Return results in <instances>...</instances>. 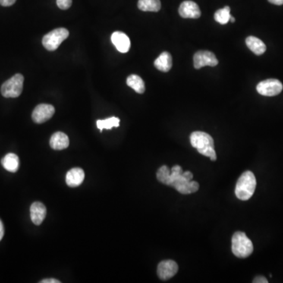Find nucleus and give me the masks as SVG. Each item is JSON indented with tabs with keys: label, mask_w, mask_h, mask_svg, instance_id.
<instances>
[{
	"label": "nucleus",
	"mask_w": 283,
	"mask_h": 283,
	"mask_svg": "<svg viewBox=\"0 0 283 283\" xmlns=\"http://www.w3.org/2000/svg\"><path fill=\"white\" fill-rule=\"evenodd\" d=\"M192 180V172L183 171L180 165H175L171 168L167 186L175 188L182 194H190L197 192L199 189V183Z\"/></svg>",
	"instance_id": "obj_1"
},
{
	"label": "nucleus",
	"mask_w": 283,
	"mask_h": 283,
	"mask_svg": "<svg viewBox=\"0 0 283 283\" xmlns=\"http://www.w3.org/2000/svg\"><path fill=\"white\" fill-rule=\"evenodd\" d=\"M268 2L274 5L281 6L283 5V0H268Z\"/></svg>",
	"instance_id": "obj_29"
},
{
	"label": "nucleus",
	"mask_w": 283,
	"mask_h": 283,
	"mask_svg": "<svg viewBox=\"0 0 283 283\" xmlns=\"http://www.w3.org/2000/svg\"><path fill=\"white\" fill-rule=\"evenodd\" d=\"M40 283H60L61 281L55 279V278H46V279L42 280L39 281Z\"/></svg>",
	"instance_id": "obj_27"
},
{
	"label": "nucleus",
	"mask_w": 283,
	"mask_h": 283,
	"mask_svg": "<svg viewBox=\"0 0 283 283\" xmlns=\"http://www.w3.org/2000/svg\"><path fill=\"white\" fill-rule=\"evenodd\" d=\"M219 61L213 53L209 51H199L193 55V67L200 70L205 67H216Z\"/></svg>",
	"instance_id": "obj_8"
},
{
	"label": "nucleus",
	"mask_w": 283,
	"mask_h": 283,
	"mask_svg": "<svg viewBox=\"0 0 283 283\" xmlns=\"http://www.w3.org/2000/svg\"><path fill=\"white\" fill-rule=\"evenodd\" d=\"M138 7L143 11L158 12L161 10V4L160 0H139Z\"/></svg>",
	"instance_id": "obj_19"
},
{
	"label": "nucleus",
	"mask_w": 283,
	"mask_h": 283,
	"mask_svg": "<svg viewBox=\"0 0 283 283\" xmlns=\"http://www.w3.org/2000/svg\"><path fill=\"white\" fill-rule=\"evenodd\" d=\"M73 4V0H57V5L61 10H68Z\"/></svg>",
	"instance_id": "obj_24"
},
{
	"label": "nucleus",
	"mask_w": 283,
	"mask_h": 283,
	"mask_svg": "<svg viewBox=\"0 0 283 283\" xmlns=\"http://www.w3.org/2000/svg\"><path fill=\"white\" fill-rule=\"evenodd\" d=\"M24 77L20 73L4 82L1 86V93L5 98H17L23 93Z\"/></svg>",
	"instance_id": "obj_6"
},
{
	"label": "nucleus",
	"mask_w": 283,
	"mask_h": 283,
	"mask_svg": "<svg viewBox=\"0 0 283 283\" xmlns=\"http://www.w3.org/2000/svg\"><path fill=\"white\" fill-rule=\"evenodd\" d=\"M282 83L277 79H268L259 82L256 86V91L263 96H276L282 91Z\"/></svg>",
	"instance_id": "obj_7"
},
{
	"label": "nucleus",
	"mask_w": 283,
	"mask_h": 283,
	"mask_svg": "<svg viewBox=\"0 0 283 283\" xmlns=\"http://www.w3.org/2000/svg\"><path fill=\"white\" fill-rule=\"evenodd\" d=\"M246 45L252 52L256 55H261L266 51V45L261 39L255 36H249L246 39Z\"/></svg>",
	"instance_id": "obj_17"
},
{
	"label": "nucleus",
	"mask_w": 283,
	"mask_h": 283,
	"mask_svg": "<svg viewBox=\"0 0 283 283\" xmlns=\"http://www.w3.org/2000/svg\"><path fill=\"white\" fill-rule=\"evenodd\" d=\"M231 16V8L227 6L221 10H217L214 14V18L215 21L220 24L226 25L229 23Z\"/></svg>",
	"instance_id": "obj_21"
},
{
	"label": "nucleus",
	"mask_w": 283,
	"mask_h": 283,
	"mask_svg": "<svg viewBox=\"0 0 283 283\" xmlns=\"http://www.w3.org/2000/svg\"><path fill=\"white\" fill-rule=\"evenodd\" d=\"M1 163L3 167L10 172H16L18 170L19 165H20L18 157L15 154L12 153L6 155L3 158Z\"/></svg>",
	"instance_id": "obj_18"
},
{
	"label": "nucleus",
	"mask_w": 283,
	"mask_h": 283,
	"mask_svg": "<svg viewBox=\"0 0 283 283\" xmlns=\"http://www.w3.org/2000/svg\"><path fill=\"white\" fill-rule=\"evenodd\" d=\"M231 250L237 257L247 258L253 253V243L244 232L237 231L233 234L231 239Z\"/></svg>",
	"instance_id": "obj_4"
},
{
	"label": "nucleus",
	"mask_w": 283,
	"mask_h": 283,
	"mask_svg": "<svg viewBox=\"0 0 283 283\" xmlns=\"http://www.w3.org/2000/svg\"><path fill=\"white\" fill-rule=\"evenodd\" d=\"M55 112L54 107L49 104H39L32 112V120L36 124L46 122L53 117Z\"/></svg>",
	"instance_id": "obj_9"
},
{
	"label": "nucleus",
	"mask_w": 283,
	"mask_h": 283,
	"mask_svg": "<svg viewBox=\"0 0 283 283\" xmlns=\"http://www.w3.org/2000/svg\"><path fill=\"white\" fill-rule=\"evenodd\" d=\"M253 283H268V281L265 277L264 276H256V278L253 279Z\"/></svg>",
	"instance_id": "obj_26"
},
{
	"label": "nucleus",
	"mask_w": 283,
	"mask_h": 283,
	"mask_svg": "<svg viewBox=\"0 0 283 283\" xmlns=\"http://www.w3.org/2000/svg\"><path fill=\"white\" fill-rule=\"evenodd\" d=\"M179 14L183 18L197 19L201 17L200 8L196 3L193 1H184L179 8Z\"/></svg>",
	"instance_id": "obj_11"
},
{
	"label": "nucleus",
	"mask_w": 283,
	"mask_h": 283,
	"mask_svg": "<svg viewBox=\"0 0 283 283\" xmlns=\"http://www.w3.org/2000/svg\"><path fill=\"white\" fill-rule=\"evenodd\" d=\"M111 41L119 52L127 53L130 49V39L124 32H114L111 36Z\"/></svg>",
	"instance_id": "obj_12"
},
{
	"label": "nucleus",
	"mask_w": 283,
	"mask_h": 283,
	"mask_svg": "<svg viewBox=\"0 0 283 283\" xmlns=\"http://www.w3.org/2000/svg\"><path fill=\"white\" fill-rule=\"evenodd\" d=\"M119 126H120V119L115 117H110V118L105 119V120L97 121V127L101 132H102L103 129L110 130L114 127H117Z\"/></svg>",
	"instance_id": "obj_22"
},
{
	"label": "nucleus",
	"mask_w": 283,
	"mask_h": 283,
	"mask_svg": "<svg viewBox=\"0 0 283 283\" xmlns=\"http://www.w3.org/2000/svg\"><path fill=\"white\" fill-rule=\"evenodd\" d=\"M50 146L55 150L67 149L70 146V139L67 134L58 132L51 136L50 139Z\"/></svg>",
	"instance_id": "obj_15"
},
{
	"label": "nucleus",
	"mask_w": 283,
	"mask_h": 283,
	"mask_svg": "<svg viewBox=\"0 0 283 283\" xmlns=\"http://www.w3.org/2000/svg\"><path fill=\"white\" fill-rule=\"evenodd\" d=\"M256 187V180L252 171H246L239 177L235 187L236 197L242 201L251 199Z\"/></svg>",
	"instance_id": "obj_3"
},
{
	"label": "nucleus",
	"mask_w": 283,
	"mask_h": 283,
	"mask_svg": "<svg viewBox=\"0 0 283 283\" xmlns=\"http://www.w3.org/2000/svg\"><path fill=\"white\" fill-rule=\"evenodd\" d=\"M84 171L82 168H72L67 172L66 181H67L69 187H77L82 184L83 180H84Z\"/></svg>",
	"instance_id": "obj_14"
},
{
	"label": "nucleus",
	"mask_w": 283,
	"mask_h": 283,
	"mask_svg": "<svg viewBox=\"0 0 283 283\" xmlns=\"http://www.w3.org/2000/svg\"><path fill=\"white\" fill-rule=\"evenodd\" d=\"M127 86L134 89L137 93L143 94L145 92V83L143 79L138 75H130L127 78Z\"/></svg>",
	"instance_id": "obj_20"
},
{
	"label": "nucleus",
	"mask_w": 283,
	"mask_h": 283,
	"mask_svg": "<svg viewBox=\"0 0 283 283\" xmlns=\"http://www.w3.org/2000/svg\"><path fill=\"white\" fill-rule=\"evenodd\" d=\"M155 67L161 72L169 71L172 67V58L171 55L167 51H164L160 54V56L155 61Z\"/></svg>",
	"instance_id": "obj_16"
},
{
	"label": "nucleus",
	"mask_w": 283,
	"mask_h": 283,
	"mask_svg": "<svg viewBox=\"0 0 283 283\" xmlns=\"http://www.w3.org/2000/svg\"><path fill=\"white\" fill-rule=\"evenodd\" d=\"M16 0H0V5L3 7H10L15 4Z\"/></svg>",
	"instance_id": "obj_25"
},
{
	"label": "nucleus",
	"mask_w": 283,
	"mask_h": 283,
	"mask_svg": "<svg viewBox=\"0 0 283 283\" xmlns=\"http://www.w3.org/2000/svg\"><path fill=\"white\" fill-rule=\"evenodd\" d=\"M4 236V226L2 221L0 220V241L2 240Z\"/></svg>",
	"instance_id": "obj_28"
},
{
	"label": "nucleus",
	"mask_w": 283,
	"mask_h": 283,
	"mask_svg": "<svg viewBox=\"0 0 283 283\" xmlns=\"http://www.w3.org/2000/svg\"><path fill=\"white\" fill-rule=\"evenodd\" d=\"M47 215V209L43 204L39 202L32 203L30 207L31 220L36 225H40L45 221Z\"/></svg>",
	"instance_id": "obj_13"
},
{
	"label": "nucleus",
	"mask_w": 283,
	"mask_h": 283,
	"mask_svg": "<svg viewBox=\"0 0 283 283\" xmlns=\"http://www.w3.org/2000/svg\"><path fill=\"white\" fill-rule=\"evenodd\" d=\"M190 143L199 153L205 157H209L211 161L216 160V153L214 148V140L210 135L203 132H194L190 135Z\"/></svg>",
	"instance_id": "obj_2"
},
{
	"label": "nucleus",
	"mask_w": 283,
	"mask_h": 283,
	"mask_svg": "<svg viewBox=\"0 0 283 283\" xmlns=\"http://www.w3.org/2000/svg\"><path fill=\"white\" fill-rule=\"evenodd\" d=\"M177 262L171 259L161 261L158 267V275L161 280L166 281L175 276L178 272Z\"/></svg>",
	"instance_id": "obj_10"
},
{
	"label": "nucleus",
	"mask_w": 283,
	"mask_h": 283,
	"mask_svg": "<svg viewBox=\"0 0 283 283\" xmlns=\"http://www.w3.org/2000/svg\"><path fill=\"white\" fill-rule=\"evenodd\" d=\"M70 36V32L64 28L54 29L48 32L42 38V43L48 51H54L58 49L63 41L66 40Z\"/></svg>",
	"instance_id": "obj_5"
},
{
	"label": "nucleus",
	"mask_w": 283,
	"mask_h": 283,
	"mask_svg": "<svg viewBox=\"0 0 283 283\" xmlns=\"http://www.w3.org/2000/svg\"><path fill=\"white\" fill-rule=\"evenodd\" d=\"M170 171L169 168L166 165H163L157 171V178L159 182L163 184H168V179H169Z\"/></svg>",
	"instance_id": "obj_23"
},
{
	"label": "nucleus",
	"mask_w": 283,
	"mask_h": 283,
	"mask_svg": "<svg viewBox=\"0 0 283 283\" xmlns=\"http://www.w3.org/2000/svg\"><path fill=\"white\" fill-rule=\"evenodd\" d=\"M230 21H231V23H235V18H234V17H232V16H231V18H230Z\"/></svg>",
	"instance_id": "obj_30"
}]
</instances>
